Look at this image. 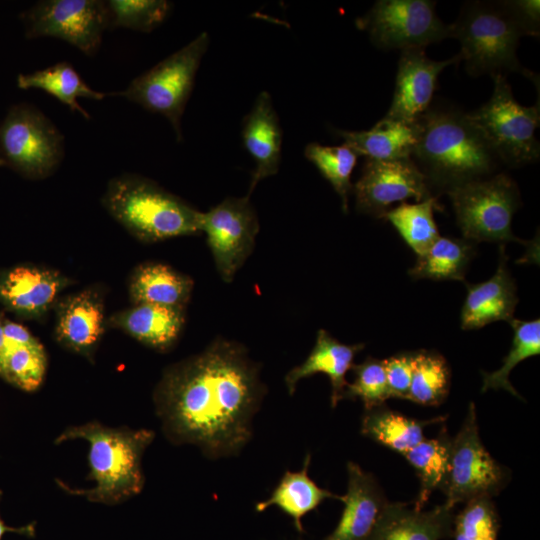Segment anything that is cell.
Here are the masks:
<instances>
[{
	"label": "cell",
	"mask_w": 540,
	"mask_h": 540,
	"mask_svg": "<svg viewBox=\"0 0 540 540\" xmlns=\"http://www.w3.org/2000/svg\"><path fill=\"white\" fill-rule=\"evenodd\" d=\"M105 325L102 295L92 288L66 297L57 306V340L85 357L94 353Z\"/></svg>",
	"instance_id": "obj_18"
},
{
	"label": "cell",
	"mask_w": 540,
	"mask_h": 540,
	"mask_svg": "<svg viewBox=\"0 0 540 540\" xmlns=\"http://www.w3.org/2000/svg\"><path fill=\"white\" fill-rule=\"evenodd\" d=\"M443 419L416 420L381 405L365 411L361 433L402 455L424 439L423 429L427 424Z\"/></svg>",
	"instance_id": "obj_28"
},
{
	"label": "cell",
	"mask_w": 540,
	"mask_h": 540,
	"mask_svg": "<svg viewBox=\"0 0 540 540\" xmlns=\"http://www.w3.org/2000/svg\"><path fill=\"white\" fill-rule=\"evenodd\" d=\"M492 79L491 97L476 110L467 112L469 119L482 132L501 164L514 168L537 162L539 98L533 106H523L514 98L506 76L495 75Z\"/></svg>",
	"instance_id": "obj_6"
},
{
	"label": "cell",
	"mask_w": 540,
	"mask_h": 540,
	"mask_svg": "<svg viewBox=\"0 0 540 540\" xmlns=\"http://www.w3.org/2000/svg\"><path fill=\"white\" fill-rule=\"evenodd\" d=\"M474 245L466 239L439 236L426 252L417 256L408 274L415 279L464 281L475 253Z\"/></svg>",
	"instance_id": "obj_29"
},
{
	"label": "cell",
	"mask_w": 540,
	"mask_h": 540,
	"mask_svg": "<svg viewBox=\"0 0 540 540\" xmlns=\"http://www.w3.org/2000/svg\"><path fill=\"white\" fill-rule=\"evenodd\" d=\"M310 455L304 460L303 468L298 472L287 470L267 500L256 504V511L263 512L270 506H277L293 519L299 532H303L302 518L315 510L325 499L335 498L342 501V496L319 487L309 476Z\"/></svg>",
	"instance_id": "obj_26"
},
{
	"label": "cell",
	"mask_w": 540,
	"mask_h": 540,
	"mask_svg": "<svg viewBox=\"0 0 540 540\" xmlns=\"http://www.w3.org/2000/svg\"><path fill=\"white\" fill-rule=\"evenodd\" d=\"M509 480V471L485 449L478 431L474 403L457 435L451 440L449 469L442 487L445 504L497 495Z\"/></svg>",
	"instance_id": "obj_11"
},
{
	"label": "cell",
	"mask_w": 540,
	"mask_h": 540,
	"mask_svg": "<svg viewBox=\"0 0 540 540\" xmlns=\"http://www.w3.org/2000/svg\"><path fill=\"white\" fill-rule=\"evenodd\" d=\"M454 517L445 503L422 511L386 502L367 540H440L452 535Z\"/></svg>",
	"instance_id": "obj_20"
},
{
	"label": "cell",
	"mask_w": 540,
	"mask_h": 540,
	"mask_svg": "<svg viewBox=\"0 0 540 540\" xmlns=\"http://www.w3.org/2000/svg\"><path fill=\"white\" fill-rule=\"evenodd\" d=\"M209 41L207 32L200 33L184 47L133 79L125 90L110 95L123 96L148 111L163 115L172 125L177 141H181V118Z\"/></svg>",
	"instance_id": "obj_7"
},
{
	"label": "cell",
	"mask_w": 540,
	"mask_h": 540,
	"mask_svg": "<svg viewBox=\"0 0 540 540\" xmlns=\"http://www.w3.org/2000/svg\"><path fill=\"white\" fill-rule=\"evenodd\" d=\"M504 4L522 29L524 36L539 37L540 2L538 0H504Z\"/></svg>",
	"instance_id": "obj_40"
},
{
	"label": "cell",
	"mask_w": 540,
	"mask_h": 540,
	"mask_svg": "<svg viewBox=\"0 0 540 540\" xmlns=\"http://www.w3.org/2000/svg\"><path fill=\"white\" fill-rule=\"evenodd\" d=\"M358 156L370 160H394L411 157L420 134L419 120L404 123L380 119L371 129L335 130Z\"/></svg>",
	"instance_id": "obj_24"
},
{
	"label": "cell",
	"mask_w": 540,
	"mask_h": 540,
	"mask_svg": "<svg viewBox=\"0 0 540 540\" xmlns=\"http://www.w3.org/2000/svg\"><path fill=\"white\" fill-rule=\"evenodd\" d=\"M416 356L417 351L401 352L383 360L391 398L407 400Z\"/></svg>",
	"instance_id": "obj_39"
},
{
	"label": "cell",
	"mask_w": 540,
	"mask_h": 540,
	"mask_svg": "<svg viewBox=\"0 0 540 540\" xmlns=\"http://www.w3.org/2000/svg\"><path fill=\"white\" fill-rule=\"evenodd\" d=\"M201 232L206 234L221 279L232 282L251 255L259 232V220L250 196L227 197L202 212Z\"/></svg>",
	"instance_id": "obj_13"
},
{
	"label": "cell",
	"mask_w": 540,
	"mask_h": 540,
	"mask_svg": "<svg viewBox=\"0 0 540 540\" xmlns=\"http://www.w3.org/2000/svg\"><path fill=\"white\" fill-rule=\"evenodd\" d=\"M108 29L128 28L150 32L161 25L172 9L166 0H109Z\"/></svg>",
	"instance_id": "obj_35"
},
{
	"label": "cell",
	"mask_w": 540,
	"mask_h": 540,
	"mask_svg": "<svg viewBox=\"0 0 540 540\" xmlns=\"http://www.w3.org/2000/svg\"><path fill=\"white\" fill-rule=\"evenodd\" d=\"M27 38L55 37L93 56L108 29L105 1L45 0L21 14Z\"/></svg>",
	"instance_id": "obj_12"
},
{
	"label": "cell",
	"mask_w": 540,
	"mask_h": 540,
	"mask_svg": "<svg viewBox=\"0 0 540 540\" xmlns=\"http://www.w3.org/2000/svg\"><path fill=\"white\" fill-rule=\"evenodd\" d=\"M65 155L64 137L38 108L22 103L13 106L0 123V156L30 179L50 176Z\"/></svg>",
	"instance_id": "obj_9"
},
{
	"label": "cell",
	"mask_w": 540,
	"mask_h": 540,
	"mask_svg": "<svg viewBox=\"0 0 540 540\" xmlns=\"http://www.w3.org/2000/svg\"><path fill=\"white\" fill-rule=\"evenodd\" d=\"M435 6L432 0H378L355 23L379 49H425L451 38L450 24L440 20Z\"/></svg>",
	"instance_id": "obj_10"
},
{
	"label": "cell",
	"mask_w": 540,
	"mask_h": 540,
	"mask_svg": "<svg viewBox=\"0 0 540 540\" xmlns=\"http://www.w3.org/2000/svg\"><path fill=\"white\" fill-rule=\"evenodd\" d=\"M265 393L246 348L218 338L202 352L167 367L154 392L166 436L193 444L212 459L237 455L252 434Z\"/></svg>",
	"instance_id": "obj_1"
},
{
	"label": "cell",
	"mask_w": 540,
	"mask_h": 540,
	"mask_svg": "<svg viewBox=\"0 0 540 540\" xmlns=\"http://www.w3.org/2000/svg\"><path fill=\"white\" fill-rule=\"evenodd\" d=\"M419 123L411 158L430 189L447 192L496 174L501 162L467 112L449 104H431Z\"/></svg>",
	"instance_id": "obj_2"
},
{
	"label": "cell",
	"mask_w": 540,
	"mask_h": 540,
	"mask_svg": "<svg viewBox=\"0 0 540 540\" xmlns=\"http://www.w3.org/2000/svg\"><path fill=\"white\" fill-rule=\"evenodd\" d=\"M518 303L516 285L508 266L503 245L495 274L487 281L467 284L461 310V328L474 330L495 321H510Z\"/></svg>",
	"instance_id": "obj_19"
},
{
	"label": "cell",
	"mask_w": 540,
	"mask_h": 540,
	"mask_svg": "<svg viewBox=\"0 0 540 540\" xmlns=\"http://www.w3.org/2000/svg\"><path fill=\"white\" fill-rule=\"evenodd\" d=\"M364 344L347 345L332 337L326 330L317 332L315 345L300 365L293 367L285 376V384L290 395L297 383L316 373L326 374L331 382V406L335 408L343 399L348 384L346 374L353 366V360Z\"/></svg>",
	"instance_id": "obj_23"
},
{
	"label": "cell",
	"mask_w": 540,
	"mask_h": 540,
	"mask_svg": "<svg viewBox=\"0 0 540 540\" xmlns=\"http://www.w3.org/2000/svg\"><path fill=\"white\" fill-rule=\"evenodd\" d=\"M465 504L454 517L455 540H497L499 518L491 498H477Z\"/></svg>",
	"instance_id": "obj_38"
},
{
	"label": "cell",
	"mask_w": 540,
	"mask_h": 540,
	"mask_svg": "<svg viewBox=\"0 0 540 540\" xmlns=\"http://www.w3.org/2000/svg\"><path fill=\"white\" fill-rule=\"evenodd\" d=\"M47 357L40 342L8 351L3 359L0 376L25 391H34L42 383Z\"/></svg>",
	"instance_id": "obj_36"
},
{
	"label": "cell",
	"mask_w": 540,
	"mask_h": 540,
	"mask_svg": "<svg viewBox=\"0 0 540 540\" xmlns=\"http://www.w3.org/2000/svg\"><path fill=\"white\" fill-rule=\"evenodd\" d=\"M509 323L513 329L512 346L498 370L482 373L481 391L504 389L521 399L520 394L512 386L509 375L518 363L540 353V319L523 321L512 318Z\"/></svg>",
	"instance_id": "obj_32"
},
{
	"label": "cell",
	"mask_w": 540,
	"mask_h": 540,
	"mask_svg": "<svg viewBox=\"0 0 540 540\" xmlns=\"http://www.w3.org/2000/svg\"><path fill=\"white\" fill-rule=\"evenodd\" d=\"M2 496V492L0 491V498ZM5 532H16L27 536H33L34 535V524H29L24 527L14 528L10 527L4 524L0 517V540Z\"/></svg>",
	"instance_id": "obj_42"
},
{
	"label": "cell",
	"mask_w": 540,
	"mask_h": 540,
	"mask_svg": "<svg viewBox=\"0 0 540 540\" xmlns=\"http://www.w3.org/2000/svg\"><path fill=\"white\" fill-rule=\"evenodd\" d=\"M305 157L332 185L342 201V209L348 210V196L352 192L351 174L358 155L346 144L327 146L316 142L306 145Z\"/></svg>",
	"instance_id": "obj_34"
},
{
	"label": "cell",
	"mask_w": 540,
	"mask_h": 540,
	"mask_svg": "<svg viewBox=\"0 0 540 540\" xmlns=\"http://www.w3.org/2000/svg\"><path fill=\"white\" fill-rule=\"evenodd\" d=\"M102 204L117 222L144 242L201 232V211L137 174L124 173L111 179Z\"/></svg>",
	"instance_id": "obj_4"
},
{
	"label": "cell",
	"mask_w": 540,
	"mask_h": 540,
	"mask_svg": "<svg viewBox=\"0 0 540 540\" xmlns=\"http://www.w3.org/2000/svg\"><path fill=\"white\" fill-rule=\"evenodd\" d=\"M460 61L459 53L449 59L435 61L427 57L425 49L402 50L392 102L384 118L404 123L417 122L432 104L440 73Z\"/></svg>",
	"instance_id": "obj_15"
},
{
	"label": "cell",
	"mask_w": 540,
	"mask_h": 540,
	"mask_svg": "<svg viewBox=\"0 0 540 540\" xmlns=\"http://www.w3.org/2000/svg\"><path fill=\"white\" fill-rule=\"evenodd\" d=\"M451 440L452 438L443 429L436 438H424L402 454L415 469L420 480L415 509L422 510L432 492L442 489L449 469Z\"/></svg>",
	"instance_id": "obj_30"
},
{
	"label": "cell",
	"mask_w": 540,
	"mask_h": 540,
	"mask_svg": "<svg viewBox=\"0 0 540 540\" xmlns=\"http://www.w3.org/2000/svg\"><path fill=\"white\" fill-rule=\"evenodd\" d=\"M450 368L435 351H417L407 400L427 406L442 404L450 388Z\"/></svg>",
	"instance_id": "obj_33"
},
{
	"label": "cell",
	"mask_w": 540,
	"mask_h": 540,
	"mask_svg": "<svg viewBox=\"0 0 540 540\" xmlns=\"http://www.w3.org/2000/svg\"><path fill=\"white\" fill-rule=\"evenodd\" d=\"M451 38L459 41L461 61L472 77L518 72L536 83V75L524 68L516 54L524 33L504 0L467 1L450 24Z\"/></svg>",
	"instance_id": "obj_5"
},
{
	"label": "cell",
	"mask_w": 540,
	"mask_h": 540,
	"mask_svg": "<svg viewBox=\"0 0 540 540\" xmlns=\"http://www.w3.org/2000/svg\"><path fill=\"white\" fill-rule=\"evenodd\" d=\"M193 286L188 275L163 263L147 262L134 269L128 290L133 304L185 308Z\"/></svg>",
	"instance_id": "obj_25"
},
{
	"label": "cell",
	"mask_w": 540,
	"mask_h": 540,
	"mask_svg": "<svg viewBox=\"0 0 540 540\" xmlns=\"http://www.w3.org/2000/svg\"><path fill=\"white\" fill-rule=\"evenodd\" d=\"M4 320L0 314V368L5 356V343H4Z\"/></svg>",
	"instance_id": "obj_43"
},
{
	"label": "cell",
	"mask_w": 540,
	"mask_h": 540,
	"mask_svg": "<svg viewBox=\"0 0 540 540\" xmlns=\"http://www.w3.org/2000/svg\"><path fill=\"white\" fill-rule=\"evenodd\" d=\"M352 191L357 211L376 218H383L393 203L410 198L420 202L433 196L426 177L411 157L365 159Z\"/></svg>",
	"instance_id": "obj_14"
},
{
	"label": "cell",
	"mask_w": 540,
	"mask_h": 540,
	"mask_svg": "<svg viewBox=\"0 0 540 540\" xmlns=\"http://www.w3.org/2000/svg\"><path fill=\"white\" fill-rule=\"evenodd\" d=\"M83 439L89 443V489L72 488L56 479L57 486L71 495L82 496L91 502L116 504L139 494L144 486L141 460L145 449L154 439L148 429L111 428L99 422L71 426L56 439Z\"/></svg>",
	"instance_id": "obj_3"
},
{
	"label": "cell",
	"mask_w": 540,
	"mask_h": 540,
	"mask_svg": "<svg viewBox=\"0 0 540 540\" xmlns=\"http://www.w3.org/2000/svg\"><path fill=\"white\" fill-rule=\"evenodd\" d=\"M245 149L255 162L249 196L257 184L277 174L281 161L282 128L271 95L261 91L242 126Z\"/></svg>",
	"instance_id": "obj_17"
},
{
	"label": "cell",
	"mask_w": 540,
	"mask_h": 540,
	"mask_svg": "<svg viewBox=\"0 0 540 540\" xmlns=\"http://www.w3.org/2000/svg\"><path fill=\"white\" fill-rule=\"evenodd\" d=\"M17 85L21 89L37 88L44 90L86 119H90V115L78 103L77 99L85 97L102 100L110 95L91 89L74 67L66 61L58 62L30 74H20L17 78Z\"/></svg>",
	"instance_id": "obj_27"
},
{
	"label": "cell",
	"mask_w": 540,
	"mask_h": 540,
	"mask_svg": "<svg viewBox=\"0 0 540 540\" xmlns=\"http://www.w3.org/2000/svg\"><path fill=\"white\" fill-rule=\"evenodd\" d=\"M348 489L344 509L334 531L324 540H367L387 502L372 474L354 462L347 464Z\"/></svg>",
	"instance_id": "obj_21"
},
{
	"label": "cell",
	"mask_w": 540,
	"mask_h": 540,
	"mask_svg": "<svg viewBox=\"0 0 540 540\" xmlns=\"http://www.w3.org/2000/svg\"><path fill=\"white\" fill-rule=\"evenodd\" d=\"M442 210L437 198L432 196L416 203L402 202L390 208L383 218L388 220L417 256L426 252L439 238L434 211Z\"/></svg>",
	"instance_id": "obj_31"
},
{
	"label": "cell",
	"mask_w": 540,
	"mask_h": 540,
	"mask_svg": "<svg viewBox=\"0 0 540 540\" xmlns=\"http://www.w3.org/2000/svg\"><path fill=\"white\" fill-rule=\"evenodd\" d=\"M464 239L473 242H522L511 223L520 204L516 183L505 173L456 186L446 192Z\"/></svg>",
	"instance_id": "obj_8"
},
{
	"label": "cell",
	"mask_w": 540,
	"mask_h": 540,
	"mask_svg": "<svg viewBox=\"0 0 540 540\" xmlns=\"http://www.w3.org/2000/svg\"><path fill=\"white\" fill-rule=\"evenodd\" d=\"M2 165H4V162H3V160H2V158L0 156V166H2Z\"/></svg>",
	"instance_id": "obj_44"
},
{
	"label": "cell",
	"mask_w": 540,
	"mask_h": 540,
	"mask_svg": "<svg viewBox=\"0 0 540 540\" xmlns=\"http://www.w3.org/2000/svg\"><path fill=\"white\" fill-rule=\"evenodd\" d=\"M184 324L185 308L145 303L133 304L106 321V325L158 351H166L177 342Z\"/></svg>",
	"instance_id": "obj_22"
},
{
	"label": "cell",
	"mask_w": 540,
	"mask_h": 540,
	"mask_svg": "<svg viewBox=\"0 0 540 540\" xmlns=\"http://www.w3.org/2000/svg\"><path fill=\"white\" fill-rule=\"evenodd\" d=\"M354 380L348 383L343 399L359 398L365 411L381 405L391 398L383 360L368 357L360 364H353Z\"/></svg>",
	"instance_id": "obj_37"
},
{
	"label": "cell",
	"mask_w": 540,
	"mask_h": 540,
	"mask_svg": "<svg viewBox=\"0 0 540 540\" xmlns=\"http://www.w3.org/2000/svg\"><path fill=\"white\" fill-rule=\"evenodd\" d=\"M61 272L34 265H19L0 272V303L29 319L42 317L69 285Z\"/></svg>",
	"instance_id": "obj_16"
},
{
	"label": "cell",
	"mask_w": 540,
	"mask_h": 540,
	"mask_svg": "<svg viewBox=\"0 0 540 540\" xmlns=\"http://www.w3.org/2000/svg\"><path fill=\"white\" fill-rule=\"evenodd\" d=\"M5 354L18 347L29 346L39 341L21 324L4 321Z\"/></svg>",
	"instance_id": "obj_41"
}]
</instances>
